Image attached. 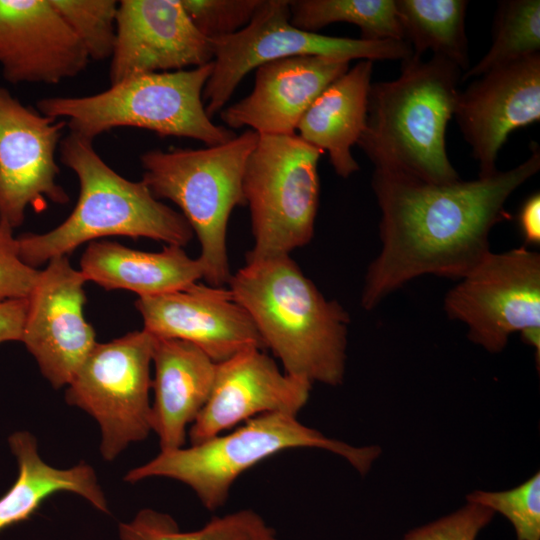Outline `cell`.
<instances>
[{
  "instance_id": "6da1fadb",
  "label": "cell",
  "mask_w": 540,
  "mask_h": 540,
  "mask_svg": "<svg viewBox=\"0 0 540 540\" xmlns=\"http://www.w3.org/2000/svg\"><path fill=\"white\" fill-rule=\"evenodd\" d=\"M530 148L513 169L449 184L374 170L382 246L365 276L363 308L371 310L421 275L465 277L490 252L492 228L510 218L509 196L539 171V146L532 142Z\"/></svg>"
},
{
  "instance_id": "7a4b0ae2",
  "label": "cell",
  "mask_w": 540,
  "mask_h": 540,
  "mask_svg": "<svg viewBox=\"0 0 540 540\" xmlns=\"http://www.w3.org/2000/svg\"><path fill=\"white\" fill-rule=\"evenodd\" d=\"M228 284L285 373L312 384L343 382L349 315L289 254L246 261Z\"/></svg>"
},
{
  "instance_id": "3957f363",
  "label": "cell",
  "mask_w": 540,
  "mask_h": 540,
  "mask_svg": "<svg viewBox=\"0 0 540 540\" xmlns=\"http://www.w3.org/2000/svg\"><path fill=\"white\" fill-rule=\"evenodd\" d=\"M461 69L445 57L412 55L392 81L371 83L366 126L357 145L375 170L435 184L460 180L445 132L454 115Z\"/></svg>"
},
{
  "instance_id": "277c9868",
  "label": "cell",
  "mask_w": 540,
  "mask_h": 540,
  "mask_svg": "<svg viewBox=\"0 0 540 540\" xmlns=\"http://www.w3.org/2000/svg\"><path fill=\"white\" fill-rule=\"evenodd\" d=\"M59 148L62 164L79 180V198L59 226L17 237L24 263L35 268L108 236L145 237L181 247L192 240L194 232L185 217L156 199L143 180L131 181L114 171L92 140L69 132Z\"/></svg>"
},
{
  "instance_id": "5b68a950",
  "label": "cell",
  "mask_w": 540,
  "mask_h": 540,
  "mask_svg": "<svg viewBox=\"0 0 540 540\" xmlns=\"http://www.w3.org/2000/svg\"><path fill=\"white\" fill-rule=\"evenodd\" d=\"M213 62L192 69L149 73L125 79L97 94L46 97L43 115L64 119L71 133L90 140L119 127L146 129L161 137L195 139L214 146L236 134L208 117L202 99Z\"/></svg>"
},
{
  "instance_id": "8992f818",
  "label": "cell",
  "mask_w": 540,
  "mask_h": 540,
  "mask_svg": "<svg viewBox=\"0 0 540 540\" xmlns=\"http://www.w3.org/2000/svg\"><path fill=\"white\" fill-rule=\"evenodd\" d=\"M259 134L249 129L206 148L152 149L140 156L142 180L156 199H168L182 211L200 245L203 278L221 287L231 277L227 225L236 206H245L243 177Z\"/></svg>"
},
{
  "instance_id": "52a82bcc",
  "label": "cell",
  "mask_w": 540,
  "mask_h": 540,
  "mask_svg": "<svg viewBox=\"0 0 540 540\" xmlns=\"http://www.w3.org/2000/svg\"><path fill=\"white\" fill-rule=\"evenodd\" d=\"M296 448L332 452L361 475L369 472L381 454L379 446H353L326 437L299 422L296 416L268 413L188 448L161 451L129 471L125 480L134 483L150 477L174 479L189 486L204 507L216 510L225 504L233 483L242 473L277 453Z\"/></svg>"
},
{
  "instance_id": "ba28073f",
  "label": "cell",
  "mask_w": 540,
  "mask_h": 540,
  "mask_svg": "<svg viewBox=\"0 0 540 540\" xmlns=\"http://www.w3.org/2000/svg\"><path fill=\"white\" fill-rule=\"evenodd\" d=\"M322 154L296 133L259 135L243 177L254 238L246 261L290 254L311 241Z\"/></svg>"
},
{
  "instance_id": "9c48e42d",
  "label": "cell",
  "mask_w": 540,
  "mask_h": 540,
  "mask_svg": "<svg viewBox=\"0 0 540 540\" xmlns=\"http://www.w3.org/2000/svg\"><path fill=\"white\" fill-rule=\"evenodd\" d=\"M210 41L213 70L202 99L211 119L224 109L243 78L267 62L296 56H322L349 62L352 59L403 61L412 55V48L405 40L367 41L298 29L290 22L288 0H262L243 29Z\"/></svg>"
},
{
  "instance_id": "30bf717a",
  "label": "cell",
  "mask_w": 540,
  "mask_h": 540,
  "mask_svg": "<svg viewBox=\"0 0 540 540\" xmlns=\"http://www.w3.org/2000/svg\"><path fill=\"white\" fill-rule=\"evenodd\" d=\"M153 343L154 336L144 329L96 343L68 384L66 401L98 422L100 450L106 460H113L152 431Z\"/></svg>"
},
{
  "instance_id": "8fae6325",
  "label": "cell",
  "mask_w": 540,
  "mask_h": 540,
  "mask_svg": "<svg viewBox=\"0 0 540 540\" xmlns=\"http://www.w3.org/2000/svg\"><path fill=\"white\" fill-rule=\"evenodd\" d=\"M444 309L467 325L471 342L501 352L512 333L540 328V254L490 251L449 290Z\"/></svg>"
},
{
  "instance_id": "7c38bea8",
  "label": "cell",
  "mask_w": 540,
  "mask_h": 540,
  "mask_svg": "<svg viewBox=\"0 0 540 540\" xmlns=\"http://www.w3.org/2000/svg\"><path fill=\"white\" fill-rule=\"evenodd\" d=\"M67 127L23 105L8 89L0 87V221L13 229L25 219V210L56 204L69 196L56 182L59 174L55 154Z\"/></svg>"
},
{
  "instance_id": "4fadbf2b",
  "label": "cell",
  "mask_w": 540,
  "mask_h": 540,
  "mask_svg": "<svg viewBox=\"0 0 540 540\" xmlns=\"http://www.w3.org/2000/svg\"><path fill=\"white\" fill-rule=\"evenodd\" d=\"M87 281L68 256L50 259L27 297L22 341L54 388L68 385L94 345L83 314Z\"/></svg>"
},
{
  "instance_id": "5bb4252c",
  "label": "cell",
  "mask_w": 540,
  "mask_h": 540,
  "mask_svg": "<svg viewBox=\"0 0 540 540\" xmlns=\"http://www.w3.org/2000/svg\"><path fill=\"white\" fill-rule=\"evenodd\" d=\"M109 80L184 70L213 61L212 44L193 25L180 0H122Z\"/></svg>"
},
{
  "instance_id": "9a60e30c",
  "label": "cell",
  "mask_w": 540,
  "mask_h": 540,
  "mask_svg": "<svg viewBox=\"0 0 540 540\" xmlns=\"http://www.w3.org/2000/svg\"><path fill=\"white\" fill-rule=\"evenodd\" d=\"M454 116L478 163V177L496 173L508 135L540 119V53L479 76L459 91Z\"/></svg>"
},
{
  "instance_id": "2e32d148",
  "label": "cell",
  "mask_w": 540,
  "mask_h": 540,
  "mask_svg": "<svg viewBox=\"0 0 540 540\" xmlns=\"http://www.w3.org/2000/svg\"><path fill=\"white\" fill-rule=\"evenodd\" d=\"M312 383L280 371L262 349L248 348L216 364L211 394L191 424L198 444L257 416H296L309 399Z\"/></svg>"
},
{
  "instance_id": "e0dca14e",
  "label": "cell",
  "mask_w": 540,
  "mask_h": 540,
  "mask_svg": "<svg viewBox=\"0 0 540 540\" xmlns=\"http://www.w3.org/2000/svg\"><path fill=\"white\" fill-rule=\"evenodd\" d=\"M144 330L155 337L190 342L215 363L265 345L248 313L229 289L193 283L185 289L139 297Z\"/></svg>"
},
{
  "instance_id": "ac0fdd59",
  "label": "cell",
  "mask_w": 540,
  "mask_h": 540,
  "mask_svg": "<svg viewBox=\"0 0 540 540\" xmlns=\"http://www.w3.org/2000/svg\"><path fill=\"white\" fill-rule=\"evenodd\" d=\"M84 45L50 0H0V67L14 85H54L88 66Z\"/></svg>"
},
{
  "instance_id": "d6986e66",
  "label": "cell",
  "mask_w": 540,
  "mask_h": 540,
  "mask_svg": "<svg viewBox=\"0 0 540 540\" xmlns=\"http://www.w3.org/2000/svg\"><path fill=\"white\" fill-rule=\"evenodd\" d=\"M349 61L296 56L257 67L250 94L220 111L231 129L250 127L259 135H292L314 100L349 69Z\"/></svg>"
},
{
  "instance_id": "ffe728a7",
  "label": "cell",
  "mask_w": 540,
  "mask_h": 540,
  "mask_svg": "<svg viewBox=\"0 0 540 540\" xmlns=\"http://www.w3.org/2000/svg\"><path fill=\"white\" fill-rule=\"evenodd\" d=\"M152 364V431L161 451L184 447L187 426L211 394L217 363L190 342L154 336Z\"/></svg>"
},
{
  "instance_id": "44dd1931",
  "label": "cell",
  "mask_w": 540,
  "mask_h": 540,
  "mask_svg": "<svg viewBox=\"0 0 540 540\" xmlns=\"http://www.w3.org/2000/svg\"><path fill=\"white\" fill-rule=\"evenodd\" d=\"M373 62L360 60L333 81L301 118L297 135L327 152L337 175L347 178L360 167L351 148L366 126Z\"/></svg>"
},
{
  "instance_id": "7402d4cb",
  "label": "cell",
  "mask_w": 540,
  "mask_h": 540,
  "mask_svg": "<svg viewBox=\"0 0 540 540\" xmlns=\"http://www.w3.org/2000/svg\"><path fill=\"white\" fill-rule=\"evenodd\" d=\"M80 272L106 290L126 289L139 297L182 290L203 278L199 259L190 258L181 246L143 252L107 240L89 243Z\"/></svg>"
},
{
  "instance_id": "603a6c76",
  "label": "cell",
  "mask_w": 540,
  "mask_h": 540,
  "mask_svg": "<svg viewBox=\"0 0 540 540\" xmlns=\"http://www.w3.org/2000/svg\"><path fill=\"white\" fill-rule=\"evenodd\" d=\"M18 462V476L0 498V531L28 519L40 504L58 491H71L87 499L102 512H108L107 501L91 466L80 463L69 469H57L45 463L36 439L26 431L9 438Z\"/></svg>"
},
{
  "instance_id": "cb8c5ba5",
  "label": "cell",
  "mask_w": 540,
  "mask_h": 540,
  "mask_svg": "<svg viewBox=\"0 0 540 540\" xmlns=\"http://www.w3.org/2000/svg\"><path fill=\"white\" fill-rule=\"evenodd\" d=\"M467 6L466 0H395L396 14L412 56L422 58L423 53L431 50L433 55L468 70Z\"/></svg>"
},
{
  "instance_id": "d4e9b609",
  "label": "cell",
  "mask_w": 540,
  "mask_h": 540,
  "mask_svg": "<svg viewBox=\"0 0 540 540\" xmlns=\"http://www.w3.org/2000/svg\"><path fill=\"white\" fill-rule=\"evenodd\" d=\"M289 7L291 24L307 32L345 22L359 27L362 40H404L395 0H294Z\"/></svg>"
},
{
  "instance_id": "484cf974",
  "label": "cell",
  "mask_w": 540,
  "mask_h": 540,
  "mask_svg": "<svg viewBox=\"0 0 540 540\" xmlns=\"http://www.w3.org/2000/svg\"><path fill=\"white\" fill-rule=\"evenodd\" d=\"M121 540H280L274 528L255 511L244 509L213 517L194 531H181L168 514L143 509L119 525Z\"/></svg>"
},
{
  "instance_id": "4316f807",
  "label": "cell",
  "mask_w": 540,
  "mask_h": 540,
  "mask_svg": "<svg viewBox=\"0 0 540 540\" xmlns=\"http://www.w3.org/2000/svg\"><path fill=\"white\" fill-rule=\"evenodd\" d=\"M492 44L484 57L469 67L462 80L540 53V1H500L493 22Z\"/></svg>"
},
{
  "instance_id": "83f0119b",
  "label": "cell",
  "mask_w": 540,
  "mask_h": 540,
  "mask_svg": "<svg viewBox=\"0 0 540 540\" xmlns=\"http://www.w3.org/2000/svg\"><path fill=\"white\" fill-rule=\"evenodd\" d=\"M84 45L90 60L111 58L116 40L115 0H50Z\"/></svg>"
},
{
  "instance_id": "f1b7e54d",
  "label": "cell",
  "mask_w": 540,
  "mask_h": 540,
  "mask_svg": "<svg viewBox=\"0 0 540 540\" xmlns=\"http://www.w3.org/2000/svg\"><path fill=\"white\" fill-rule=\"evenodd\" d=\"M467 502L480 504L506 517L517 540H540V473L505 491L476 490Z\"/></svg>"
},
{
  "instance_id": "f546056e",
  "label": "cell",
  "mask_w": 540,
  "mask_h": 540,
  "mask_svg": "<svg viewBox=\"0 0 540 540\" xmlns=\"http://www.w3.org/2000/svg\"><path fill=\"white\" fill-rule=\"evenodd\" d=\"M195 28L207 39L232 35L251 21L262 0H180Z\"/></svg>"
},
{
  "instance_id": "4dcf8cb0",
  "label": "cell",
  "mask_w": 540,
  "mask_h": 540,
  "mask_svg": "<svg viewBox=\"0 0 540 540\" xmlns=\"http://www.w3.org/2000/svg\"><path fill=\"white\" fill-rule=\"evenodd\" d=\"M493 516L489 508L467 502L447 516L411 530L403 540H476Z\"/></svg>"
},
{
  "instance_id": "1f68e13d",
  "label": "cell",
  "mask_w": 540,
  "mask_h": 540,
  "mask_svg": "<svg viewBox=\"0 0 540 540\" xmlns=\"http://www.w3.org/2000/svg\"><path fill=\"white\" fill-rule=\"evenodd\" d=\"M39 273L40 270L22 261L13 228L0 221V302L27 298Z\"/></svg>"
},
{
  "instance_id": "d6a6232c",
  "label": "cell",
  "mask_w": 540,
  "mask_h": 540,
  "mask_svg": "<svg viewBox=\"0 0 540 540\" xmlns=\"http://www.w3.org/2000/svg\"><path fill=\"white\" fill-rule=\"evenodd\" d=\"M27 305V298L0 302V343L22 341Z\"/></svg>"
},
{
  "instance_id": "836d02e7",
  "label": "cell",
  "mask_w": 540,
  "mask_h": 540,
  "mask_svg": "<svg viewBox=\"0 0 540 540\" xmlns=\"http://www.w3.org/2000/svg\"><path fill=\"white\" fill-rule=\"evenodd\" d=\"M518 224L526 244H540V194L535 192L521 205Z\"/></svg>"
}]
</instances>
